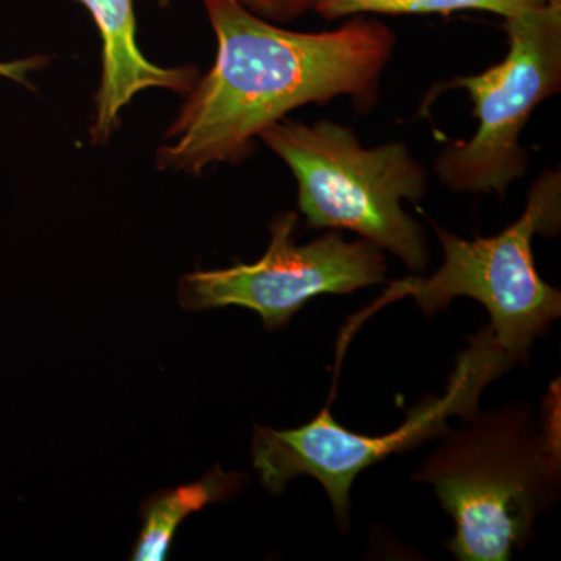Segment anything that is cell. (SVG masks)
Instances as JSON below:
<instances>
[{
  "instance_id": "8fae6325",
  "label": "cell",
  "mask_w": 561,
  "mask_h": 561,
  "mask_svg": "<svg viewBox=\"0 0 561 561\" xmlns=\"http://www.w3.org/2000/svg\"><path fill=\"white\" fill-rule=\"evenodd\" d=\"M247 10L262 20L289 22L311 10L313 0H239Z\"/></svg>"
},
{
  "instance_id": "6da1fadb",
  "label": "cell",
  "mask_w": 561,
  "mask_h": 561,
  "mask_svg": "<svg viewBox=\"0 0 561 561\" xmlns=\"http://www.w3.org/2000/svg\"><path fill=\"white\" fill-rule=\"evenodd\" d=\"M217 36L213 69L197 80L158 149L161 171L202 175L239 164L256 138L290 111L350 98L359 111L378 99L397 36L378 20L354 18L337 31H284L239 0H203Z\"/></svg>"
},
{
  "instance_id": "7a4b0ae2",
  "label": "cell",
  "mask_w": 561,
  "mask_h": 561,
  "mask_svg": "<svg viewBox=\"0 0 561 561\" xmlns=\"http://www.w3.org/2000/svg\"><path fill=\"white\" fill-rule=\"evenodd\" d=\"M449 427L413 481L430 483L454 519L448 549L460 561H507L559 496L560 443L553 420L527 405L478 411Z\"/></svg>"
},
{
  "instance_id": "277c9868",
  "label": "cell",
  "mask_w": 561,
  "mask_h": 561,
  "mask_svg": "<svg viewBox=\"0 0 561 561\" xmlns=\"http://www.w3.org/2000/svg\"><path fill=\"white\" fill-rule=\"evenodd\" d=\"M434 227L442 267L427 279L411 276L391 283L360 317L404 297L413 298L426 317L448 308L454 298H472L490 313V330L507 356L515 364L527 360L535 339L561 316L560 290L541 278L531 251L535 234L553 238L560 232V169H548L531 183L523 216L493 238L468 241Z\"/></svg>"
},
{
  "instance_id": "8992f818",
  "label": "cell",
  "mask_w": 561,
  "mask_h": 561,
  "mask_svg": "<svg viewBox=\"0 0 561 561\" xmlns=\"http://www.w3.org/2000/svg\"><path fill=\"white\" fill-rule=\"evenodd\" d=\"M505 32L504 60L442 84V90L467 91L479 121L470 140L449 144L435 161L449 191L504 197L529 164L519 142L524 127L537 106L561 90V3L505 18Z\"/></svg>"
},
{
  "instance_id": "9c48e42d",
  "label": "cell",
  "mask_w": 561,
  "mask_h": 561,
  "mask_svg": "<svg viewBox=\"0 0 561 561\" xmlns=\"http://www.w3.org/2000/svg\"><path fill=\"white\" fill-rule=\"evenodd\" d=\"M243 483L245 476L239 472H225L220 467H216L201 481L151 494L140 507L142 527L133 549L131 560H168L173 537L181 523L192 513L230 500L241 491Z\"/></svg>"
},
{
  "instance_id": "4fadbf2b",
  "label": "cell",
  "mask_w": 561,
  "mask_h": 561,
  "mask_svg": "<svg viewBox=\"0 0 561 561\" xmlns=\"http://www.w3.org/2000/svg\"><path fill=\"white\" fill-rule=\"evenodd\" d=\"M551 3H561V0H549Z\"/></svg>"
},
{
  "instance_id": "ba28073f",
  "label": "cell",
  "mask_w": 561,
  "mask_h": 561,
  "mask_svg": "<svg viewBox=\"0 0 561 561\" xmlns=\"http://www.w3.org/2000/svg\"><path fill=\"white\" fill-rule=\"evenodd\" d=\"M90 11L102 38V81L95 95V144L106 142L119 127V114L138 92L164 88L190 92L197 83L194 66L164 69L144 57L136 43L133 0H79Z\"/></svg>"
},
{
  "instance_id": "52a82bcc",
  "label": "cell",
  "mask_w": 561,
  "mask_h": 561,
  "mask_svg": "<svg viewBox=\"0 0 561 561\" xmlns=\"http://www.w3.org/2000/svg\"><path fill=\"white\" fill-rule=\"evenodd\" d=\"M297 213H280L271 224V245L253 264L197 271L180 279L186 311L239 308L260 313L268 331L279 330L321 295H346L383 283V250L365 241L348 242L342 232H327L298 245Z\"/></svg>"
},
{
  "instance_id": "3957f363",
  "label": "cell",
  "mask_w": 561,
  "mask_h": 561,
  "mask_svg": "<svg viewBox=\"0 0 561 561\" xmlns=\"http://www.w3.org/2000/svg\"><path fill=\"white\" fill-rule=\"evenodd\" d=\"M260 139L297 179L298 206L309 227L357 232L412 272L426 271V234L401 203L423 201L427 175L404 142L365 149L351 128L335 122L284 119Z\"/></svg>"
},
{
  "instance_id": "30bf717a",
  "label": "cell",
  "mask_w": 561,
  "mask_h": 561,
  "mask_svg": "<svg viewBox=\"0 0 561 561\" xmlns=\"http://www.w3.org/2000/svg\"><path fill=\"white\" fill-rule=\"evenodd\" d=\"M549 0H313L312 9L328 21L353 14H449L482 10L511 18L546 5Z\"/></svg>"
},
{
  "instance_id": "7c38bea8",
  "label": "cell",
  "mask_w": 561,
  "mask_h": 561,
  "mask_svg": "<svg viewBox=\"0 0 561 561\" xmlns=\"http://www.w3.org/2000/svg\"><path fill=\"white\" fill-rule=\"evenodd\" d=\"M43 62L44 58L39 57H32L27 58V60L20 61L0 62V76L25 84V87H31L27 80V73L31 72V70L41 68Z\"/></svg>"
},
{
  "instance_id": "5b68a950",
  "label": "cell",
  "mask_w": 561,
  "mask_h": 561,
  "mask_svg": "<svg viewBox=\"0 0 561 561\" xmlns=\"http://www.w3.org/2000/svg\"><path fill=\"white\" fill-rule=\"evenodd\" d=\"M515 362L494 339L490 327L470 337V346L457 357L446 393L426 398L397 430L386 435L354 434L334 420L324 408L312 421L297 430L254 427L253 465L262 485L273 494L283 493L297 476L316 479L330 497L332 512L342 531L348 530L351 486L362 471L393 456L411 451L449 430V419H470L479 411L483 389Z\"/></svg>"
}]
</instances>
